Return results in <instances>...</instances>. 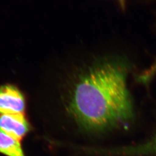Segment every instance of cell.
Returning a JSON list of instances; mask_svg holds the SVG:
<instances>
[{"instance_id": "obj_5", "label": "cell", "mask_w": 156, "mask_h": 156, "mask_svg": "<svg viewBox=\"0 0 156 156\" xmlns=\"http://www.w3.org/2000/svg\"><path fill=\"white\" fill-rule=\"evenodd\" d=\"M0 153L6 156H26L20 142L0 131Z\"/></svg>"}, {"instance_id": "obj_1", "label": "cell", "mask_w": 156, "mask_h": 156, "mask_svg": "<svg viewBox=\"0 0 156 156\" xmlns=\"http://www.w3.org/2000/svg\"><path fill=\"white\" fill-rule=\"evenodd\" d=\"M128 73L126 62L104 59L70 83L60 100L64 114L77 131L100 135L128 127L134 117Z\"/></svg>"}, {"instance_id": "obj_3", "label": "cell", "mask_w": 156, "mask_h": 156, "mask_svg": "<svg viewBox=\"0 0 156 156\" xmlns=\"http://www.w3.org/2000/svg\"><path fill=\"white\" fill-rule=\"evenodd\" d=\"M30 124L24 113L0 115V131L18 141L30 132Z\"/></svg>"}, {"instance_id": "obj_6", "label": "cell", "mask_w": 156, "mask_h": 156, "mask_svg": "<svg viewBox=\"0 0 156 156\" xmlns=\"http://www.w3.org/2000/svg\"><path fill=\"white\" fill-rule=\"evenodd\" d=\"M116 1L118 2L119 5L122 9H124L126 8L127 0H116Z\"/></svg>"}, {"instance_id": "obj_2", "label": "cell", "mask_w": 156, "mask_h": 156, "mask_svg": "<svg viewBox=\"0 0 156 156\" xmlns=\"http://www.w3.org/2000/svg\"><path fill=\"white\" fill-rule=\"evenodd\" d=\"M26 108V97L16 86L5 84L0 86V114H22Z\"/></svg>"}, {"instance_id": "obj_4", "label": "cell", "mask_w": 156, "mask_h": 156, "mask_svg": "<svg viewBox=\"0 0 156 156\" xmlns=\"http://www.w3.org/2000/svg\"><path fill=\"white\" fill-rule=\"evenodd\" d=\"M111 154H119L130 156H156V135L144 144L110 151Z\"/></svg>"}]
</instances>
